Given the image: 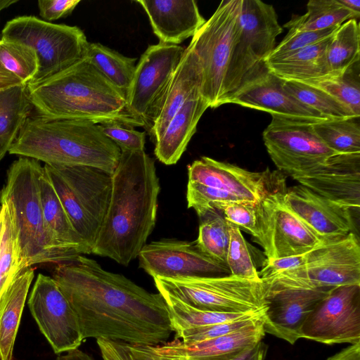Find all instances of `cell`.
Instances as JSON below:
<instances>
[{
    "instance_id": "cell-1",
    "label": "cell",
    "mask_w": 360,
    "mask_h": 360,
    "mask_svg": "<svg viewBox=\"0 0 360 360\" xmlns=\"http://www.w3.org/2000/svg\"><path fill=\"white\" fill-rule=\"evenodd\" d=\"M52 278L73 309L83 340L161 345L174 332L163 297L78 255L54 264Z\"/></svg>"
},
{
    "instance_id": "cell-2",
    "label": "cell",
    "mask_w": 360,
    "mask_h": 360,
    "mask_svg": "<svg viewBox=\"0 0 360 360\" xmlns=\"http://www.w3.org/2000/svg\"><path fill=\"white\" fill-rule=\"evenodd\" d=\"M160 185L145 150L121 152L108 210L91 253L123 266L136 258L156 222Z\"/></svg>"
},
{
    "instance_id": "cell-3",
    "label": "cell",
    "mask_w": 360,
    "mask_h": 360,
    "mask_svg": "<svg viewBox=\"0 0 360 360\" xmlns=\"http://www.w3.org/2000/svg\"><path fill=\"white\" fill-rule=\"evenodd\" d=\"M27 91L36 113L43 116L144 127L129 113L125 96L86 57L54 75L27 84Z\"/></svg>"
},
{
    "instance_id": "cell-4",
    "label": "cell",
    "mask_w": 360,
    "mask_h": 360,
    "mask_svg": "<svg viewBox=\"0 0 360 360\" xmlns=\"http://www.w3.org/2000/svg\"><path fill=\"white\" fill-rule=\"evenodd\" d=\"M8 153L57 166H89L112 174L121 150L91 122L35 113L22 127Z\"/></svg>"
},
{
    "instance_id": "cell-5",
    "label": "cell",
    "mask_w": 360,
    "mask_h": 360,
    "mask_svg": "<svg viewBox=\"0 0 360 360\" xmlns=\"http://www.w3.org/2000/svg\"><path fill=\"white\" fill-rule=\"evenodd\" d=\"M43 169L39 161L20 157L7 170L0 192V203L8 201L12 205L22 255L28 267L76 256L59 248L46 231L39 190Z\"/></svg>"
},
{
    "instance_id": "cell-6",
    "label": "cell",
    "mask_w": 360,
    "mask_h": 360,
    "mask_svg": "<svg viewBox=\"0 0 360 360\" xmlns=\"http://www.w3.org/2000/svg\"><path fill=\"white\" fill-rule=\"evenodd\" d=\"M283 32L272 5L241 0L238 27L225 81L224 104L269 72L266 61Z\"/></svg>"
},
{
    "instance_id": "cell-7",
    "label": "cell",
    "mask_w": 360,
    "mask_h": 360,
    "mask_svg": "<svg viewBox=\"0 0 360 360\" xmlns=\"http://www.w3.org/2000/svg\"><path fill=\"white\" fill-rule=\"evenodd\" d=\"M54 189L88 254L108 210L112 174L89 166L44 165Z\"/></svg>"
},
{
    "instance_id": "cell-8",
    "label": "cell",
    "mask_w": 360,
    "mask_h": 360,
    "mask_svg": "<svg viewBox=\"0 0 360 360\" xmlns=\"http://www.w3.org/2000/svg\"><path fill=\"white\" fill-rule=\"evenodd\" d=\"M265 295L287 290H319L360 285L358 234L321 243L306 252L300 266L262 281Z\"/></svg>"
},
{
    "instance_id": "cell-9",
    "label": "cell",
    "mask_w": 360,
    "mask_h": 360,
    "mask_svg": "<svg viewBox=\"0 0 360 360\" xmlns=\"http://www.w3.org/2000/svg\"><path fill=\"white\" fill-rule=\"evenodd\" d=\"M158 292L200 310L255 313L266 308L262 280L231 274L176 278H153Z\"/></svg>"
},
{
    "instance_id": "cell-10",
    "label": "cell",
    "mask_w": 360,
    "mask_h": 360,
    "mask_svg": "<svg viewBox=\"0 0 360 360\" xmlns=\"http://www.w3.org/2000/svg\"><path fill=\"white\" fill-rule=\"evenodd\" d=\"M1 39L24 44L35 51L38 70L29 84L37 83L84 58L89 44L77 26L55 24L34 15L8 20Z\"/></svg>"
},
{
    "instance_id": "cell-11",
    "label": "cell",
    "mask_w": 360,
    "mask_h": 360,
    "mask_svg": "<svg viewBox=\"0 0 360 360\" xmlns=\"http://www.w3.org/2000/svg\"><path fill=\"white\" fill-rule=\"evenodd\" d=\"M241 0H223L189 46L202 70L200 94L210 108L224 105L225 81L238 27Z\"/></svg>"
},
{
    "instance_id": "cell-12",
    "label": "cell",
    "mask_w": 360,
    "mask_h": 360,
    "mask_svg": "<svg viewBox=\"0 0 360 360\" xmlns=\"http://www.w3.org/2000/svg\"><path fill=\"white\" fill-rule=\"evenodd\" d=\"M185 51L180 45L149 46L136 65L126 97L129 113L150 131L153 116Z\"/></svg>"
},
{
    "instance_id": "cell-13",
    "label": "cell",
    "mask_w": 360,
    "mask_h": 360,
    "mask_svg": "<svg viewBox=\"0 0 360 360\" xmlns=\"http://www.w3.org/2000/svg\"><path fill=\"white\" fill-rule=\"evenodd\" d=\"M285 191L272 193L257 204L252 237L263 248L266 260L302 255L323 243L285 205Z\"/></svg>"
},
{
    "instance_id": "cell-14",
    "label": "cell",
    "mask_w": 360,
    "mask_h": 360,
    "mask_svg": "<svg viewBox=\"0 0 360 360\" xmlns=\"http://www.w3.org/2000/svg\"><path fill=\"white\" fill-rule=\"evenodd\" d=\"M262 136L274 165L290 176L338 154L319 139L309 123L272 117Z\"/></svg>"
},
{
    "instance_id": "cell-15",
    "label": "cell",
    "mask_w": 360,
    "mask_h": 360,
    "mask_svg": "<svg viewBox=\"0 0 360 360\" xmlns=\"http://www.w3.org/2000/svg\"><path fill=\"white\" fill-rule=\"evenodd\" d=\"M27 304L40 331L56 354L78 349L84 340L77 317L52 277L37 275Z\"/></svg>"
},
{
    "instance_id": "cell-16",
    "label": "cell",
    "mask_w": 360,
    "mask_h": 360,
    "mask_svg": "<svg viewBox=\"0 0 360 360\" xmlns=\"http://www.w3.org/2000/svg\"><path fill=\"white\" fill-rule=\"evenodd\" d=\"M301 338L326 345L360 342V285L330 290L305 321Z\"/></svg>"
},
{
    "instance_id": "cell-17",
    "label": "cell",
    "mask_w": 360,
    "mask_h": 360,
    "mask_svg": "<svg viewBox=\"0 0 360 360\" xmlns=\"http://www.w3.org/2000/svg\"><path fill=\"white\" fill-rule=\"evenodd\" d=\"M188 182L216 188L240 200L258 203L287 189L281 172H251L238 166L202 157L188 167Z\"/></svg>"
},
{
    "instance_id": "cell-18",
    "label": "cell",
    "mask_w": 360,
    "mask_h": 360,
    "mask_svg": "<svg viewBox=\"0 0 360 360\" xmlns=\"http://www.w3.org/2000/svg\"><path fill=\"white\" fill-rule=\"evenodd\" d=\"M139 267L153 278H176L230 274L226 264L203 253L195 242L162 239L146 244L138 257Z\"/></svg>"
},
{
    "instance_id": "cell-19",
    "label": "cell",
    "mask_w": 360,
    "mask_h": 360,
    "mask_svg": "<svg viewBox=\"0 0 360 360\" xmlns=\"http://www.w3.org/2000/svg\"><path fill=\"white\" fill-rule=\"evenodd\" d=\"M291 177L333 202L359 211L360 153L335 154Z\"/></svg>"
},
{
    "instance_id": "cell-20",
    "label": "cell",
    "mask_w": 360,
    "mask_h": 360,
    "mask_svg": "<svg viewBox=\"0 0 360 360\" xmlns=\"http://www.w3.org/2000/svg\"><path fill=\"white\" fill-rule=\"evenodd\" d=\"M283 201L321 243L335 241L355 233L353 210L333 202L300 184L287 188Z\"/></svg>"
},
{
    "instance_id": "cell-21",
    "label": "cell",
    "mask_w": 360,
    "mask_h": 360,
    "mask_svg": "<svg viewBox=\"0 0 360 360\" xmlns=\"http://www.w3.org/2000/svg\"><path fill=\"white\" fill-rule=\"evenodd\" d=\"M331 289L287 290L265 295V333L294 345L301 338L302 328L309 314Z\"/></svg>"
},
{
    "instance_id": "cell-22",
    "label": "cell",
    "mask_w": 360,
    "mask_h": 360,
    "mask_svg": "<svg viewBox=\"0 0 360 360\" xmlns=\"http://www.w3.org/2000/svg\"><path fill=\"white\" fill-rule=\"evenodd\" d=\"M283 83V79L269 70L238 94L230 103L263 110L271 117L312 124L326 120L286 91Z\"/></svg>"
},
{
    "instance_id": "cell-23",
    "label": "cell",
    "mask_w": 360,
    "mask_h": 360,
    "mask_svg": "<svg viewBox=\"0 0 360 360\" xmlns=\"http://www.w3.org/2000/svg\"><path fill=\"white\" fill-rule=\"evenodd\" d=\"M160 42L178 45L205 22L193 0H138Z\"/></svg>"
},
{
    "instance_id": "cell-24",
    "label": "cell",
    "mask_w": 360,
    "mask_h": 360,
    "mask_svg": "<svg viewBox=\"0 0 360 360\" xmlns=\"http://www.w3.org/2000/svg\"><path fill=\"white\" fill-rule=\"evenodd\" d=\"M264 335L262 320H259L214 338L193 343H184L175 338L163 345H155L154 349L160 354L183 360L207 359L240 352L261 342Z\"/></svg>"
},
{
    "instance_id": "cell-25",
    "label": "cell",
    "mask_w": 360,
    "mask_h": 360,
    "mask_svg": "<svg viewBox=\"0 0 360 360\" xmlns=\"http://www.w3.org/2000/svg\"><path fill=\"white\" fill-rule=\"evenodd\" d=\"M202 70L197 55L188 45L176 67L162 99L153 116L149 131L155 141L186 101L200 91Z\"/></svg>"
},
{
    "instance_id": "cell-26",
    "label": "cell",
    "mask_w": 360,
    "mask_h": 360,
    "mask_svg": "<svg viewBox=\"0 0 360 360\" xmlns=\"http://www.w3.org/2000/svg\"><path fill=\"white\" fill-rule=\"evenodd\" d=\"M210 108L200 91L194 92L178 110L155 141V155L163 164H176L196 131L197 124Z\"/></svg>"
},
{
    "instance_id": "cell-27",
    "label": "cell",
    "mask_w": 360,
    "mask_h": 360,
    "mask_svg": "<svg viewBox=\"0 0 360 360\" xmlns=\"http://www.w3.org/2000/svg\"><path fill=\"white\" fill-rule=\"evenodd\" d=\"M39 190L45 227L51 238L59 248L74 255L88 254L44 168L39 179Z\"/></svg>"
},
{
    "instance_id": "cell-28",
    "label": "cell",
    "mask_w": 360,
    "mask_h": 360,
    "mask_svg": "<svg viewBox=\"0 0 360 360\" xmlns=\"http://www.w3.org/2000/svg\"><path fill=\"white\" fill-rule=\"evenodd\" d=\"M331 37L304 48L285 58L266 63L268 70L283 80L300 82L330 77L326 62V49Z\"/></svg>"
},
{
    "instance_id": "cell-29",
    "label": "cell",
    "mask_w": 360,
    "mask_h": 360,
    "mask_svg": "<svg viewBox=\"0 0 360 360\" xmlns=\"http://www.w3.org/2000/svg\"><path fill=\"white\" fill-rule=\"evenodd\" d=\"M34 276L31 266L17 278L0 309V360H12L13 347L28 290Z\"/></svg>"
},
{
    "instance_id": "cell-30",
    "label": "cell",
    "mask_w": 360,
    "mask_h": 360,
    "mask_svg": "<svg viewBox=\"0 0 360 360\" xmlns=\"http://www.w3.org/2000/svg\"><path fill=\"white\" fill-rule=\"evenodd\" d=\"M32 108L27 85L0 89V162L30 115Z\"/></svg>"
},
{
    "instance_id": "cell-31",
    "label": "cell",
    "mask_w": 360,
    "mask_h": 360,
    "mask_svg": "<svg viewBox=\"0 0 360 360\" xmlns=\"http://www.w3.org/2000/svg\"><path fill=\"white\" fill-rule=\"evenodd\" d=\"M5 207V221L0 245V309L19 275L29 268L22 255L13 210L8 201Z\"/></svg>"
},
{
    "instance_id": "cell-32",
    "label": "cell",
    "mask_w": 360,
    "mask_h": 360,
    "mask_svg": "<svg viewBox=\"0 0 360 360\" xmlns=\"http://www.w3.org/2000/svg\"><path fill=\"white\" fill-rule=\"evenodd\" d=\"M86 57L126 98L134 78L136 58L124 56L100 43L90 42Z\"/></svg>"
},
{
    "instance_id": "cell-33",
    "label": "cell",
    "mask_w": 360,
    "mask_h": 360,
    "mask_svg": "<svg viewBox=\"0 0 360 360\" xmlns=\"http://www.w3.org/2000/svg\"><path fill=\"white\" fill-rule=\"evenodd\" d=\"M307 9L305 14L294 16L284 24L288 32L323 30L356 19L338 0H311L307 4Z\"/></svg>"
},
{
    "instance_id": "cell-34",
    "label": "cell",
    "mask_w": 360,
    "mask_h": 360,
    "mask_svg": "<svg viewBox=\"0 0 360 360\" xmlns=\"http://www.w3.org/2000/svg\"><path fill=\"white\" fill-rule=\"evenodd\" d=\"M360 31L356 19H350L335 31L326 49V62L330 77L342 75L349 66L360 60Z\"/></svg>"
},
{
    "instance_id": "cell-35",
    "label": "cell",
    "mask_w": 360,
    "mask_h": 360,
    "mask_svg": "<svg viewBox=\"0 0 360 360\" xmlns=\"http://www.w3.org/2000/svg\"><path fill=\"white\" fill-rule=\"evenodd\" d=\"M162 296L168 307L172 325L175 333L185 328L210 326L248 318L264 314L265 311L238 314L200 310L172 297Z\"/></svg>"
},
{
    "instance_id": "cell-36",
    "label": "cell",
    "mask_w": 360,
    "mask_h": 360,
    "mask_svg": "<svg viewBox=\"0 0 360 360\" xmlns=\"http://www.w3.org/2000/svg\"><path fill=\"white\" fill-rule=\"evenodd\" d=\"M360 117L326 120L313 124L319 139L337 153H360Z\"/></svg>"
},
{
    "instance_id": "cell-37",
    "label": "cell",
    "mask_w": 360,
    "mask_h": 360,
    "mask_svg": "<svg viewBox=\"0 0 360 360\" xmlns=\"http://www.w3.org/2000/svg\"><path fill=\"white\" fill-rule=\"evenodd\" d=\"M360 60L349 66L342 75L318 80L303 82L332 96L360 117Z\"/></svg>"
},
{
    "instance_id": "cell-38",
    "label": "cell",
    "mask_w": 360,
    "mask_h": 360,
    "mask_svg": "<svg viewBox=\"0 0 360 360\" xmlns=\"http://www.w3.org/2000/svg\"><path fill=\"white\" fill-rule=\"evenodd\" d=\"M283 87L302 104L317 111L326 120L356 117L345 105L320 89L290 80H283Z\"/></svg>"
},
{
    "instance_id": "cell-39",
    "label": "cell",
    "mask_w": 360,
    "mask_h": 360,
    "mask_svg": "<svg viewBox=\"0 0 360 360\" xmlns=\"http://www.w3.org/2000/svg\"><path fill=\"white\" fill-rule=\"evenodd\" d=\"M217 210L200 218L198 236L195 241L198 248L212 259L226 265L229 232L224 217Z\"/></svg>"
},
{
    "instance_id": "cell-40",
    "label": "cell",
    "mask_w": 360,
    "mask_h": 360,
    "mask_svg": "<svg viewBox=\"0 0 360 360\" xmlns=\"http://www.w3.org/2000/svg\"><path fill=\"white\" fill-rule=\"evenodd\" d=\"M0 63L25 85L32 81L38 70L37 56L31 46L1 39Z\"/></svg>"
},
{
    "instance_id": "cell-41",
    "label": "cell",
    "mask_w": 360,
    "mask_h": 360,
    "mask_svg": "<svg viewBox=\"0 0 360 360\" xmlns=\"http://www.w3.org/2000/svg\"><path fill=\"white\" fill-rule=\"evenodd\" d=\"M229 242L226 252V266L230 274L250 280H261L257 270L249 244L239 226L229 222Z\"/></svg>"
},
{
    "instance_id": "cell-42",
    "label": "cell",
    "mask_w": 360,
    "mask_h": 360,
    "mask_svg": "<svg viewBox=\"0 0 360 360\" xmlns=\"http://www.w3.org/2000/svg\"><path fill=\"white\" fill-rule=\"evenodd\" d=\"M103 360H183L160 354L153 345H134L120 341L96 339Z\"/></svg>"
},
{
    "instance_id": "cell-43",
    "label": "cell",
    "mask_w": 360,
    "mask_h": 360,
    "mask_svg": "<svg viewBox=\"0 0 360 360\" xmlns=\"http://www.w3.org/2000/svg\"><path fill=\"white\" fill-rule=\"evenodd\" d=\"M264 314L217 324L185 328L176 333L175 338H181V342L184 343H193L214 338L262 320Z\"/></svg>"
},
{
    "instance_id": "cell-44",
    "label": "cell",
    "mask_w": 360,
    "mask_h": 360,
    "mask_svg": "<svg viewBox=\"0 0 360 360\" xmlns=\"http://www.w3.org/2000/svg\"><path fill=\"white\" fill-rule=\"evenodd\" d=\"M338 27L319 31L288 32L269 55L266 64L285 58L304 48L330 37Z\"/></svg>"
},
{
    "instance_id": "cell-45",
    "label": "cell",
    "mask_w": 360,
    "mask_h": 360,
    "mask_svg": "<svg viewBox=\"0 0 360 360\" xmlns=\"http://www.w3.org/2000/svg\"><path fill=\"white\" fill-rule=\"evenodd\" d=\"M186 200L188 207L194 209L200 219L207 214L215 211L212 207L213 202L240 200L222 190L188 181Z\"/></svg>"
},
{
    "instance_id": "cell-46",
    "label": "cell",
    "mask_w": 360,
    "mask_h": 360,
    "mask_svg": "<svg viewBox=\"0 0 360 360\" xmlns=\"http://www.w3.org/2000/svg\"><path fill=\"white\" fill-rule=\"evenodd\" d=\"M257 204L245 200L219 201L213 202L212 207L223 212L226 221L253 236L257 222Z\"/></svg>"
},
{
    "instance_id": "cell-47",
    "label": "cell",
    "mask_w": 360,
    "mask_h": 360,
    "mask_svg": "<svg viewBox=\"0 0 360 360\" xmlns=\"http://www.w3.org/2000/svg\"><path fill=\"white\" fill-rule=\"evenodd\" d=\"M102 132L120 149L121 152L144 150L146 133L117 122L98 124Z\"/></svg>"
},
{
    "instance_id": "cell-48",
    "label": "cell",
    "mask_w": 360,
    "mask_h": 360,
    "mask_svg": "<svg viewBox=\"0 0 360 360\" xmlns=\"http://www.w3.org/2000/svg\"><path fill=\"white\" fill-rule=\"evenodd\" d=\"M79 2V0H39L37 5L43 20L50 22L70 15Z\"/></svg>"
},
{
    "instance_id": "cell-49",
    "label": "cell",
    "mask_w": 360,
    "mask_h": 360,
    "mask_svg": "<svg viewBox=\"0 0 360 360\" xmlns=\"http://www.w3.org/2000/svg\"><path fill=\"white\" fill-rule=\"evenodd\" d=\"M305 257L306 253L293 257L265 260L264 266L259 271V277L263 281L285 271L295 268L304 262Z\"/></svg>"
},
{
    "instance_id": "cell-50",
    "label": "cell",
    "mask_w": 360,
    "mask_h": 360,
    "mask_svg": "<svg viewBox=\"0 0 360 360\" xmlns=\"http://www.w3.org/2000/svg\"><path fill=\"white\" fill-rule=\"evenodd\" d=\"M266 348L263 342L250 347L240 352L207 359L193 360H264Z\"/></svg>"
},
{
    "instance_id": "cell-51",
    "label": "cell",
    "mask_w": 360,
    "mask_h": 360,
    "mask_svg": "<svg viewBox=\"0 0 360 360\" xmlns=\"http://www.w3.org/2000/svg\"><path fill=\"white\" fill-rule=\"evenodd\" d=\"M326 360H360V342L351 344Z\"/></svg>"
},
{
    "instance_id": "cell-52",
    "label": "cell",
    "mask_w": 360,
    "mask_h": 360,
    "mask_svg": "<svg viewBox=\"0 0 360 360\" xmlns=\"http://www.w3.org/2000/svg\"><path fill=\"white\" fill-rule=\"evenodd\" d=\"M19 84H23L18 77L8 72L0 63V89Z\"/></svg>"
},
{
    "instance_id": "cell-53",
    "label": "cell",
    "mask_w": 360,
    "mask_h": 360,
    "mask_svg": "<svg viewBox=\"0 0 360 360\" xmlns=\"http://www.w3.org/2000/svg\"><path fill=\"white\" fill-rule=\"evenodd\" d=\"M56 360H94L90 355L83 351L75 349L67 352L66 354L58 355Z\"/></svg>"
},
{
    "instance_id": "cell-54",
    "label": "cell",
    "mask_w": 360,
    "mask_h": 360,
    "mask_svg": "<svg viewBox=\"0 0 360 360\" xmlns=\"http://www.w3.org/2000/svg\"><path fill=\"white\" fill-rule=\"evenodd\" d=\"M345 8L350 11L356 20L360 16V0H338Z\"/></svg>"
},
{
    "instance_id": "cell-55",
    "label": "cell",
    "mask_w": 360,
    "mask_h": 360,
    "mask_svg": "<svg viewBox=\"0 0 360 360\" xmlns=\"http://www.w3.org/2000/svg\"><path fill=\"white\" fill-rule=\"evenodd\" d=\"M5 221V207L4 205H0V245L2 239Z\"/></svg>"
},
{
    "instance_id": "cell-56",
    "label": "cell",
    "mask_w": 360,
    "mask_h": 360,
    "mask_svg": "<svg viewBox=\"0 0 360 360\" xmlns=\"http://www.w3.org/2000/svg\"><path fill=\"white\" fill-rule=\"evenodd\" d=\"M7 2L5 0H0V12L7 8Z\"/></svg>"
}]
</instances>
